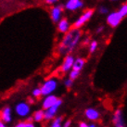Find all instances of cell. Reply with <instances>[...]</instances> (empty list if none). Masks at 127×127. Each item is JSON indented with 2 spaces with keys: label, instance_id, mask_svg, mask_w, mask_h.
Instances as JSON below:
<instances>
[{
  "label": "cell",
  "instance_id": "obj_17",
  "mask_svg": "<svg viewBox=\"0 0 127 127\" xmlns=\"http://www.w3.org/2000/svg\"><path fill=\"white\" fill-rule=\"evenodd\" d=\"M49 127H62V117H55L51 122Z\"/></svg>",
  "mask_w": 127,
  "mask_h": 127
},
{
  "label": "cell",
  "instance_id": "obj_30",
  "mask_svg": "<svg viewBox=\"0 0 127 127\" xmlns=\"http://www.w3.org/2000/svg\"><path fill=\"white\" fill-rule=\"evenodd\" d=\"M87 127H97V124H95V123H92V124H87Z\"/></svg>",
  "mask_w": 127,
  "mask_h": 127
},
{
  "label": "cell",
  "instance_id": "obj_16",
  "mask_svg": "<svg viewBox=\"0 0 127 127\" xmlns=\"http://www.w3.org/2000/svg\"><path fill=\"white\" fill-rule=\"evenodd\" d=\"M32 122H34V123H42L43 121L45 120V118H44V110L43 109L35 110L32 114Z\"/></svg>",
  "mask_w": 127,
  "mask_h": 127
},
{
  "label": "cell",
  "instance_id": "obj_5",
  "mask_svg": "<svg viewBox=\"0 0 127 127\" xmlns=\"http://www.w3.org/2000/svg\"><path fill=\"white\" fill-rule=\"evenodd\" d=\"M112 124L114 127H125L124 112L121 109H117L112 115Z\"/></svg>",
  "mask_w": 127,
  "mask_h": 127
},
{
  "label": "cell",
  "instance_id": "obj_33",
  "mask_svg": "<svg viewBox=\"0 0 127 127\" xmlns=\"http://www.w3.org/2000/svg\"><path fill=\"white\" fill-rule=\"evenodd\" d=\"M111 1H116V0H111Z\"/></svg>",
  "mask_w": 127,
  "mask_h": 127
},
{
  "label": "cell",
  "instance_id": "obj_18",
  "mask_svg": "<svg viewBox=\"0 0 127 127\" xmlns=\"http://www.w3.org/2000/svg\"><path fill=\"white\" fill-rule=\"evenodd\" d=\"M80 75V71H74V70H71L70 71V74H69V79H71V81L76 80Z\"/></svg>",
  "mask_w": 127,
  "mask_h": 127
},
{
  "label": "cell",
  "instance_id": "obj_1",
  "mask_svg": "<svg viewBox=\"0 0 127 127\" xmlns=\"http://www.w3.org/2000/svg\"><path fill=\"white\" fill-rule=\"evenodd\" d=\"M80 37H81V32L78 29H72L66 32L59 47V52L61 55L69 54L70 52H71L74 49V47L77 46Z\"/></svg>",
  "mask_w": 127,
  "mask_h": 127
},
{
  "label": "cell",
  "instance_id": "obj_11",
  "mask_svg": "<svg viewBox=\"0 0 127 127\" xmlns=\"http://www.w3.org/2000/svg\"><path fill=\"white\" fill-rule=\"evenodd\" d=\"M74 59L72 55H67V56L64 58V60L62 62V65H61V71L63 72H67V71H70L72 69V65H73V61Z\"/></svg>",
  "mask_w": 127,
  "mask_h": 127
},
{
  "label": "cell",
  "instance_id": "obj_3",
  "mask_svg": "<svg viewBox=\"0 0 127 127\" xmlns=\"http://www.w3.org/2000/svg\"><path fill=\"white\" fill-rule=\"evenodd\" d=\"M63 104V100L61 98H58L57 102L54 104L52 107L48 108L47 109L44 110V118L46 121H52L57 116V113L59 111V109Z\"/></svg>",
  "mask_w": 127,
  "mask_h": 127
},
{
  "label": "cell",
  "instance_id": "obj_23",
  "mask_svg": "<svg viewBox=\"0 0 127 127\" xmlns=\"http://www.w3.org/2000/svg\"><path fill=\"white\" fill-rule=\"evenodd\" d=\"M71 124H72V122L71 119H68V120L64 121V123H62V127H71Z\"/></svg>",
  "mask_w": 127,
  "mask_h": 127
},
{
  "label": "cell",
  "instance_id": "obj_7",
  "mask_svg": "<svg viewBox=\"0 0 127 127\" xmlns=\"http://www.w3.org/2000/svg\"><path fill=\"white\" fill-rule=\"evenodd\" d=\"M93 14H94V10H93V9H88V10L85 11V13L74 22V25H73L74 29H78V28H80V27H82L86 21H88L89 20L92 18Z\"/></svg>",
  "mask_w": 127,
  "mask_h": 127
},
{
  "label": "cell",
  "instance_id": "obj_2",
  "mask_svg": "<svg viewBox=\"0 0 127 127\" xmlns=\"http://www.w3.org/2000/svg\"><path fill=\"white\" fill-rule=\"evenodd\" d=\"M58 85H59V83L55 78H49V79L46 80L40 87L41 92H42V95L46 96L48 95H52L58 88Z\"/></svg>",
  "mask_w": 127,
  "mask_h": 127
},
{
  "label": "cell",
  "instance_id": "obj_20",
  "mask_svg": "<svg viewBox=\"0 0 127 127\" xmlns=\"http://www.w3.org/2000/svg\"><path fill=\"white\" fill-rule=\"evenodd\" d=\"M119 13L121 14V16L124 18V17H125L127 14V5L126 4H124L122 7H120V9H119V11H118Z\"/></svg>",
  "mask_w": 127,
  "mask_h": 127
},
{
  "label": "cell",
  "instance_id": "obj_28",
  "mask_svg": "<svg viewBox=\"0 0 127 127\" xmlns=\"http://www.w3.org/2000/svg\"><path fill=\"white\" fill-rule=\"evenodd\" d=\"M24 124H25V122H19L14 127H24Z\"/></svg>",
  "mask_w": 127,
  "mask_h": 127
},
{
  "label": "cell",
  "instance_id": "obj_31",
  "mask_svg": "<svg viewBox=\"0 0 127 127\" xmlns=\"http://www.w3.org/2000/svg\"><path fill=\"white\" fill-rule=\"evenodd\" d=\"M0 127H7L6 126V124H4L1 120H0Z\"/></svg>",
  "mask_w": 127,
  "mask_h": 127
},
{
  "label": "cell",
  "instance_id": "obj_21",
  "mask_svg": "<svg viewBox=\"0 0 127 127\" xmlns=\"http://www.w3.org/2000/svg\"><path fill=\"white\" fill-rule=\"evenodd\" d=\"M96 47H97V42L96 41H93L90 44V46H89V52L90 53H94L96 50Z\"/></svg>",
  "mask_w": 127,
  "mask_h": 127
},
{
  "label": "cell",
  "instance_id": "obj_8",
  "mask_svg": "<svg viewBox=\"0 0 127 127\" xmlns=\"http://www.w3.org/2000/svg\"><path fill=\"white\" fill-rule=\"evenodd\" d=\"M0 120L4 124H10L12 122V109L9 106H5L0 110Z\"/></svg>",
  "mask_w": 127,
  "mask_h": 127
},
{
  "label": "cell",
  "instance_id": "obj_15",
  "mask_svg": "<svg viewBox=\"0 0 127 127\" xmlns=\"http://www.w3.org/2000/svg\"><path fill=\"white\" fill-rule=\"evenodd\" d=\"M85 64V60L82 58H78L76 60H74L73 61V65H72V69L71 70H74V71H81V70H83V68Z\"/></svg>",
  "mask_w": 127,
  "mask_h": 127
},
{
  "label": "cell",
  "instance_id": "obj_6",
  "mask_svg": "<svg viewBox=\"0 0 127 127\" xmlns=\"http://www.w3.org/2000/svg\"><path fill=\"white\" fill-rule=\"evenodd\" d=\"M85 116L88 121H91L92 123H95L100 120V112L95 108H87L85 110Z\"/></svg>",
  "mask_w": 127,
  "mask_h": 127
},
{
  "label": "cell",
  "instance_id": "obj_24",
  "mask_svg": "<svg viewBox=\"0 0 127 127\" xmlns=\"http://www.w3.org/2000/svg\"><path fill=\"white\" fill-rule=\"evenodd\" d=\"M26 103H27V104H29V105L31 106V105H32V104H34V103H35V100H34V98H33L32 96H29L28 98H27V101H26Z\"/></svg>",
  "mask_w": 127,
  "mask_h": 127
},
{
  "label": "cell",
  "instance_id": "obj_32",
  "mask_svg": "<svg viewBox=\"0 0 127 127\" xmlns=\"http://www.w3.org/2000/svg\"><path fill=\"white\" fill-rule=\"evenodd\" d=\"M102 30H103V27H99V28H97V30H96V32H100Z\"/></svg>",
  "mask_w": 127,
  "mask_h": 127
},
{
  "label": "cell",
  "instance_id": "obj_29",
  "mask_svg": "<svg viewBox=\"0 0 127 127\" xmlns=\"http://www.w3.org/2000/svg\"><path fill=\"white\" fill-rule=\"evenodd\" d=\"M59 0H46V3L49 4V5H51V4H54V3H57Z\"/></svg>",
  "mask_w": 127,
  "mask_h": 127
},
{
  "label": "cell",
  "instance_id": "obj_9",
  "mask_svg": "<svg viewBox=\"0 0 127 127\" xmlns=\"http://www.w3.org/2000/svg\"><path fill=\"white\" fill-rule=\"evenodd\" d=\"M122 21H123V17L121 16V14L118 11H116V12H111L110 14H109L108 18H107V22L111 27H113V28L117 27L121 23Z\"/></svg>",
  "mask_w": 127,
  "mask_h": 127
},
{
  "label": "cell",
  "instance_id": "obj_26",
  "mask_svg": "<svg viewBox=\"0 0 127 127\" xmlns=\"http://www.w3.org/2000/svg\"><path fill=\"white\" fill-rule=\"evenodd\" d=\"M99 11H100L101 14H107V13L109 12V9H108L106 7H101L99 8Z\"/></svg>",
  "mask_w": 127,
  "mask_h": 127
},
{
  "label": "cell",
  "instance_id": "obj_10",
  "mask_svg": "<svg viewBox=\"0 0 127 127\" xmlns=\"http://www.w3.org/2000/svg\"><path fill=\"white\" fill-rule=\"evenodd\" d=\"M58 96L55 95H46L44 99H43L42 101V108H43V110H46L48 108L50 107H52L57 102V100H58Z\"/></svg>",
  "mask_w": 127,
  "mask_h": 127
},
{
  "label": "cell",
  "instance_id": "obj_19",
  "mask_svg": "<svg viewBox=\"0 0 127 127\" xmlns=\"http://www.w3.org/2000/svg\"><path fill=\"white\" fill-rule=\"evenodd\" d=\"M32 95L33 98H39V97H41L42 96V92H41L40 87H36V88L33 89L32 92Z\"/></svg>",
  "mask_w": 127,
  "mask_h": 127
},
{
  "label": "cell",
  "instance_id": "obj_27",
  "mask_svg": "<svg viewBox=\"0 0 127 127\" xmlns=\"http://www.w3.org/2000/svg\"><path fill=\"white\" fill-rule=\"evenodd\" d=\"M87 123L86 122H84V121H82V122H80L79 123V124H78V126L79 127H87Z\"/></svg>",
  "mask_w": 127,
  "mask_h": 127
},
{
  "label": "cell",
  "instance_id": "obj_22",
  "mask_svg": "<svg viewBox=\"0 0 127 127\" xmlns=\"http://www.w3.org/2000/svg\"><path fill=\"white\" fill-rule=\"evenodd\" d=\"M64 85L68 89L71 88L72 85H73V81H71V79H67V80H65V82H64Z\"/></svg>",
  "mask_w": 127,
  "mask_h": 127
},
{
  "label": "cell",
  "instance_id": "obj_25",
  "mask_svg": "<svg viewBox=\"0 0 127 127\" xmlns=\"http://www.w3.org/2000/svg\"><path fill=\"white\" fill-rule=\"evenodd\" d=\"M24 127H36L35 125H34V123L33 122H25L24 124Z\"/></svg>",
  "mask_w": 127,
  "mask_h": 127
},
{
  "label": "cell",
  "instance_id": "obj_13",
  "mask_svg": "<svg viewBox=\"0 0 127 127\" xmlns=\"http://www.w3.org/2000/svg\"><path fill=\"white\" fill-rule=\"evenodd\" d=\"M84 3L82 0H68L65 4V7L69 10H75L77 8H82Z\"/></svg>",
  "mask_w": 127,
  "mask_h": 127
},
{
  "label": "cell",
  "instance_id": "obj_12",
  "mask_svg": "<svg viewBox=\"0 0 127 127\" xmlns=\"http://www.w3.org/2000/svg\"><path fill=\"white\" fill-rule=\"evenodd\" d=\"M62 10H63L62 5L56 6L51 9V19L54 22H59L60 17H61V14H62Z\"/></svg>",
  "mask_w": 127,
  "mask_h": 127
},
{
  "label": "cell",
  "instance_id": "obj_4",
  "mask_svg": "<svg viewBox=\"0 0 127 127\" xmlns=\"http://www.w3.org/2000/svg\"><path fill=\"white\" fill-rule=\"evenodd\" d=\"M15 113L21 118H26L31 113V106L26 103V101H21L16 104L14 108Z\"/></svg>",
  "mask_w": 127,
  "mask_h": 127
},
{
  "label": "cell",
  "instance_id": "obj_14",
  "mask_svg": "<svg viewBox=\"0 0 127 127\" xmlns=\"http://www.w3.org/2000/svg\"><path fill=\"white\" fill-rule=\"evenodd\" d=\"M70 27H71V24H70V22L68 21L67 19H62V20H60V21H59V23H58V30H59L60 32H63V33L68 32L69 30H70Z\"/></svg>",
  "mask_w": 127,
  "mask_h": 127
}]
</instances>
